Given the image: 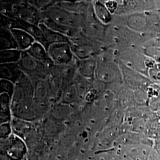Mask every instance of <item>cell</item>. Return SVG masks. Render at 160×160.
<instances>
[{"label":"cell","instance_id":"2","mask_svg":"<svg viewBox=\"0 0 160 160\" xmlns=\"http://www.w3.org/2000/svg\"><path fill=\"white\" fill-rule=\"evenodd\" d=\"M42 15L43 20L48 18L55 23L69 28L78 29L81 24L78 14L67 11L58 6L57 4L46 11L42 12Z\"/></svg>","mask_w":160,"mask_h":160},{"label":"cell","instance_id":"11","mask_svg":"<svg viewBox=\"0 0 160 160\" xmlns=\"http://www.w3.org/2000/svg\"><path fill=\"white\" fill-rule=\"evenodd\" d=\"M22 74L17 63L0 65V79L8 80L15 84Z\"/></svg>","mask_w":160,"mask_h":160},{"label":"cell","instance_id":"13","mask_svg":"<svg viewBox=\"0 0 160 160\" xmlns=\"http://www.w3.org/2000/svg\"><path fill=\"white\" fill-rule=\"evenodd\" d=\"M42 23L45 24L48 28L55 31L58 33L63 34L68 37L69 39H74L78 36V29L69 28L62 24H58L53 22L48 18H44L42 21Z\"/></svg>","mask_w":160,"mask_h":160},{"label":"cell","instance_id":"21","mask_svg":"<svg viewBox=\"0 0 160 160\" xmlns=\"http://www.w3.org/2000/svg\"></svg>","mask_w":160,"mask_h":160},{"label":"cell","instance_id":"16","mask_svg":"<svg viewBox=\"0 0 160 160\" xmlns=\"http://www.w3.org/2000/svg\"><path fill=\"white\" fill-rule=\"evenodd\" d=\"M77 93L74 82H69L63 88L61 99L63 103H70L74 100Z\"/></svg>","mask_w":160,"mask_h":160},{"label":"cell","instance_id":"9","mask_svg":"<svg viewBox=\"0 0 160 160\" xmlns=\"http://www.w3.org/2000/svg\"><path fill=\"white\" fill-rule=\"evenodd\" d=\"M17 49L21 52L27 51L36 42L34 38L23 30L12 29L10 30Z\"/></svg>","mask_w":160,"mask_h":160},{"label":"cell","instance_id":"4","mask_svg":"<svg viewBox=\"0 0 160 160\" xmlns=\"http://www.w3.org/2000/svg\"><path fill=\"white\" fill-rule=\"evenodd\" d=\"M52 64L56 65H72L74 54L68 43L53 44L47 49Z\"/></svg>","mask_w":160,"mask_h":160},{"label":"cell","instance_id":"3","mask_svg":"<svg viewBox=\"0 0 160 160\" xmlns=\"http://www.w3.org/2000/svg\"><path fill=\"white\" fill-rule=\"evenodd\" d=\"M34 84L28 75L22 72L14 84V90L12 96V105L33 99Z\"/></svg>","mask_w":160,"mask_h":160},{"label":"cell","instance_id":"14","mask_svg":"<svg viewBox=\"0 0 160 160\" xmlns=\"http://www.w3.org/2000/svg\"><path fill=\"white\" fill-rule=\"evenodd\" d=\"M12 100L7 94L0 95V123L12 121Z\"/></svg>","mask_w":160,"mask_h":160},{"label":"cell","instance_id":"6","mask_svg":"<svg viewBox=\"0 0 160 160\" xmlns=\"http://www.w3.org/2000/svg\"><path fill=\"white\" fill-rule=\"evenodd\" d=\"M10 29L23 30L30 34L36 42L40 43L46 48V43L43 33L39 26L27 22L20 19L9 17Z\"/></svg>","mask_w":160,"mask_h":160},{"label":"cell","instance_id":"15","mask_svg":"<svg viewBox=\"0 0 160 160\" xmlns=\"http://www.w3.org/2000/svg\"><path fill=\"white\" fill-rule=\"evenodd\" d=\"M22 52L17 49H7L0 52V65L17 63Z\"/></svg>","mask_w":160,"mask_h":160},{"label":"cell","instance_id":"19","mask_svg":"<svg viewBox=\"0 0 160 160\" xmlns=\"http://www.w3.org/2000/svg\"><path fill=\"white\" fill-rule=\"evenodd\" d=\"M97 14L98 16L103 21H108L109 18V13L108 10L102 4L96 6Z\"/></svg>","mask_w":160,"mask_h":160},{"label":"cell","instance_id":"1","mask_svg":"<svg viewBox=\"0 0 160 160\" xmlns=\"http://www.w3.org/2000/svg\"><path fill=\"white\" fill-rule=\"evenodd\" d=\"M17 64L24 74L34 81L47 80L51 77L49 65L41 62L31 57L26 52H22Z\"/></svg>","mask_w":160,"mask_h":160},{"label":"cell","instance_id":"7","mask_svg":"<svg viewBox=\"0 0 160 160\" xmlns=\"http://www.w3.org/2000/svg\"><path fill=\"white\" fill-rule=\"evenodd\" d=\"M34 84L33 100L36 102H50L55 97L52 93L48 80H37Z\"/></svg>","mask_w":160,"mask_h":160},{"label":"cell","instance_id":"5","mask_svg":"<svg viewBox=\"0 0 160 160\" xmlns=\"http://www.w3.org/2000/svg\"><path fill=\"white\" fill-rule=\"evenodd\" d=\"M12 118L29 122L38 120L34 109V100H29L12 105Z\"/></svg>","mask_w":160,"mask_h":160},{"label":"cell","instance_id":"10","mask_svg":"<svg viewBox=\"0 0 160 160\" xmlns=\"http://www.w3.org/2000/svg\"><path fill=\"white\" fill-rule=\"evenodd\" d=\"M39 26L44 36V39L46 43V49H48L49 46L53 44L59 43H69L70 40L68 37L49 29L43 23H40Z\"/></svg>","mask_w":160,"mask_h":160},{"label":"cell","instance_id":"18","mask_svg":"<svg viewBox=\"0 0 160 160\" xmlns=\"http://www.w3.org/2000/svg\"><path fill=\"white\" fill-rule=\"evenodd\" d=\"M149 75L150 77L157 82H160V63H155L149 68Z\"/></svg>","mask_w":160,"mask_h":160},{"label":"cell","instance_id":"17","mask_svg":"<svg viewBox=\"0 0 160 160\" xmlns=\"http://www.w3.org/2000/svg\"><path fill=\"white\" fill-rule=\"evenodd\" d=\"M14 90V84L8 80L0 79V95L7 94L12 98Z\"/></svg>","mask_w":160,"mask_h":160},{"label":"cell","instance_id":"12","mask_svg":"<svg viewBox=\"0 0 160 160\" xmlns=\"http://www.w3.org/2000/svg\"><path fill=\"white\" fill-rule=\"evenodd\" d=\"M26 52L34 59L48 65L52 64L46 48L38 42H34Z\"/></svg>","mask_w":160,"mask_h":160},{"label":"cell","instance_id":"8","mask_svg":"<svg viewBox=\"0 0 160 160\" xmlns=\"http://www.w3.org/2000/svg\"><path fill=\"white\" fill-rule=\"evenodd\" d=\"M51 77L61 80L66 84L71 82L74 75V67L73 65H49Z\"/></svg>","mask_w":160,"mask_h":160},{"label":"cell","instance_id":"20","mask_svg":"<svg viewBox=\"0 0 160 160\" xmlns=\"http://www.w3.org/2000/svg\"><path fill=\"white\" fill-rule=\"evenodd\" d=\"M6 1H0V14H3L6 10Z\"/></svg>","mask_w":160,"mask_h":160}]
</instances>
